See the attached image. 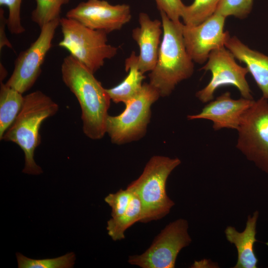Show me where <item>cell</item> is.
I'll list each match as a JSON object with an SVG mask.
<instances>
[{
	"label": "cell",
	"mask_w": 268,
	"mask_h": 268,
	"mask_svg": "<svg viewBox=\"0 0 268 268\" xmlns=\"http://www.w3.org/2000/svg\"><path fill=\"white\" fill-rule=\"evenodd\" d=\"M62 79L77 98L81 110L84 134L92 139L106 133V121L111 98L92 72L69 55L61 66Z\"/></svg>",
	"instance_id": "cell-1"
},
{
	"label": "cell",
	"mask_w": 268,
	"mask_h": 268,
	"mask_svg": "<svg viewBox=\"0 0 268 268\" xmlns=\"http://www.w3.org/2000/svg\"><path fill=\"white\" fill-rule=\"evenodd\" d=\"M163 36L158 58L149 74V83L160 96L170 95L180 82L191 77L194 62L188 54L183 35L184 24L171 20L160 11Z\"/></svg>",
	"instance_id": "cell-2"
},
{
	"label": "cell",
	"mask_w": 268,
	"mask_h": 268,
	"mask_svg": "<svg viewBox=\"0 0 268 268\" xmlns=\"http://www.w3.org/2000/svg\"><path fill=\"white\" fill-rule=\"evenodd\" d=\"M58 110V105L41 91L24 96L20 111L1 138L16 143L23 151V173L30 175L42 173L34 158L35 149L40 143V128L43 122L56 114Z\"/></svg>",
	"instance_id": "cell-3"
},
{
	"label": "cell",
	"mask_w": 268,
	"mask_h": 268,
	"mask_svg": "<svg viewBox=\"0 0 268 268\" xmlns=\"http://www.w3.org/2000/svg\"><path fill=\"white\" fill-rule=\"evenodd\" d=\"M181 163L178 158L155 155L146 163L140 176L127 187L138 196L142 208L139 222L147 223L164 217L175 205L166 192L167 179Z\"/></svg>",
	"instance_id": "cell-4"
},
{
	"label": "cell",
	"mask_w": 268,
	"mask_h": 268,
	"mask_svg": "<svg viewBox=\"0 0 268 268\" xmlns=\"http://www.w3.org/2000/svg\"><path fill=\"white\" fill-rule=\"evenodd\" d=\"M63 39L59 46L94 73L104 64L113 58L118 48L107 43V33L89 28L71 18H60Z\"/></svg>",
	"instance_id": "cell-5"
},
{
	"label": "cell",
	"mask_w": 268,
	"mask_h": 268,
	"mask_svg": "<svg viewBox=\"0 0 268 268\" xmlns=\"http://www.w3.org/2000/svg\"><path fill=\"white\" fill-rule=\"evenodd\" d=\"M160 94L149 83H143L139 92L126 104L124 111L117 116L109 115L106 133L111 141L122 144L142 137L151 117V107Z\"/></svg>",
	"instance_id": "cell-6"
},
{
	"label": "cell",
	"mask_w": 268,
	"mask_h": 268,
	"mask_svg": "<svg viewBox=\"0 0 268 268\" xmlns=\"http://www.w3.org/2000/svg\"><path fill=\"white\" fill-rule=\"evenodd\" d=\"M236 148L268 174V100L261 97L246 111L236 130Z\"/></svg>",
	"instance_id": "cell-7"
},
{
	"label": "cell",
	"mask_w": 268,
	"mask_h": 268,
	"mask_svg": "<svg viewBox=\"0 0 268 268\" xmlns=\"http://www.w3.org/2000/svg\"><path fill=\"white\" fill-rule=\"evenodd\" d=\"M188 228V221L183 218L169 223L144 253L129 256V263L141 268H175L179 253L192 242Z\"/></svg>",
	"instance_id": "cell-8"
},
{
	"label": "cell",
	"mask_w": 268,
	"mask_h": 268,
	"mask_svg": "<svg viewBox=\"0 0 268 268\" xmlns=\"http://www.w3.org/2000/svg\"><path fill=\"white\" fill-rule=\"evenodd\" d=\"M206 62L201 69L209 71L211 78L206 85L196 92V96L199 101L203 103L210 102L214 99L218 88L227 85L235 87L242 97L254 99L246 79L248 68L239 65L225 47L212 51Z\"/></svg>",
	"instance_id": "cell-9"
},
{
	"label": "cell",
	"mask_w": 268,
	"mask_h": 268,
	"mask_svg": "<svg viewBox=\"0 0 268 268\" xmlns=\"http://www.w3.org/2000/svg\"><path fill=\"white\" fill-rule=\"evenodd\" d=\"M57 18L41 28L37 39L21 52L14 62L13 71L5 83L23 94L34 85L41 72V67L52 46L56 30L60 24Z\"/></svg>",
	"instance_id": "cell-10"
},
{
	"label": "cell",
	"mask_w": 268,
	"mask_h": 268,
	"mask_svg": "<svg viewBox=\"0 0 268 268\" xmlns=\"http://www.w3.org/2000/svg\"><path fill=\"white\" fill-rule=\"evenodd\" d=\"M226 17L214 13L199 25L184 24L183 35L187 51L194 62L202 64L210 53L223 47L230 36L224 31Z\"/></svg>",
	"instance_id": "cell-11"
},
{
	"label": "cell",
	"mask_w": 268,
	"mask_h": 268,
	"mask_svg": "<svg viewBox=\"0 0 268 268\" xmlns=\"http://www.w3.org/2000/svg\"><path fill=\"white\" fill-rule=\"evenodd\" d=\"M66 17L89 28L108 33L121 29L130 21L132 15L128 4L112 5L104 0H88L69 10Z\"/></svg>",
	"instance_id": "cell-12"
},
{
	"label": "cell",
	"mask_w": 268,
	"mask_h": 268,
	"mask_svg": "<svg viewBox=\"0 0 268 268\" xmlns=\"http://www.w3.org/2000/svg\"><path fill=\"white\" fill-rule=\"evenodd\" d=\"M254 101L243 97L233 99L231 93L226 91L207 103L200 113L189 115L187 118L189 120H209L214 131L223 129L237 130L243 114Z\"/></svg>",
	"instance_id": "cell-13"
},
{
	"label": "cell",
	"mask_w": 268,
	"mask_h": 268,
	"mask_svg": "<svg viewBox=\"0 0 268 268\" xmlns=\"http://www.w3.org/2000/svg\"><path fill=\"white\" fill-rule=\"evenodd\" d=\"M139 27L132 31V37L139 48L138 67L144 73L151 71L157 62L160 37L163 34L162 22L151 19L146 13L139 14Z\"/></svg>",
	"instance_id": "cell-14"
},
{
	"label": "cell",
	"mask_w": 268,
	"mask_h": 268,
	"mask_svg": "<svg viewBox=\"0 0 268 268\" xmlns=\"http://www.w3.org/2000/svg\"><path fill=\"white\" fill-rule=\"evenodd\" d=\"M225 47L235 59L246 65L262 97L268 100V56L251 49L235 36L229 37Z\"/></svg>",
	"instance_id": "cell-15"
},
{
	"label": "cell",
	"mask_w": 268,
	"mask_h": 268,
	"mask_svg": "<svg viewBox=\"0 0 268 268\" xmlns=\"http://www.w3.org/2000/svg\"><path fill=\"white\" fill-rule=\"evenodd\" d=\"M259 213L255 211L248 215L244 230L240 232L234 227L227 226L225 235L227 241L235 245L237 251V261L234 268H257L258 259L254 250L256 225Z\"/></svg>",
	"instance_id": "cell-16"
},
{
	"label": "cell",
	"mask_w": 268,
	"mask_h": 268,
	"mask_svg": "<svg viewBox=\"0 0 268 268\" xmlns=\"http://www.w3.org/2000/svg\"><path fill=\"white\" fill-rule=\"evenodd\" d=\"M138 56L133 51L125 61V70L129 73L118 85L106 89L111 100L116 103L126 104L133 99L140 90L145 78L138 67Z\"/></svg>",
	"instance_id": "cell-17"
},
{
	"label": "cell",
	"mask_w": 268,
	"mask_h": 268,
	"mask_svg": "<svg viewBox=\"0 0 268 268\" xmlns=\"http://www.w3.org/2000/svg\"><path fill=\"white\" fill-rule=\"evenodd\" d=\"M22 94L0 82V139L13 123L24 103Z\"/></svg>",
	"instance_id": "cell-18"
},
{
	"label": "cell",
	"mask_w": 268,
	"mask_h": 268,
	"mask_svg": "<svg viewBox=\"0 0 268 268\" xmlns=\"http://www.w3.org/2000/svg\"><path fill=\"white\" fill-rule=\"evenodd\" d=\"M133 192L132 200L125 212L107 221L108 234L114 241L124 239L126 230L135 223L139 222L141 218L142 208L140 200L138 195Z\"/></svg>",
	"instance_id": "cell-19"
},
{
	"label": "cell",
	"mask_w": 268,
	"mask_h": 268,
	"mask_svg": "<svg viewBox=\"0 0 268 268\" xmlns=\"http://www.w3.org/2000/svg\"><path fill=\"white\" fill-rule=\"evenodd\" d=\"M220 0H195L185 5L182 18L184 24L193 26L202 23L214 13Z\"/></svg>",
	"instance_id": "cell-20"
},
{
	"label": "cell",
	"mask_w": 268,
	"mask_h": 268,
	"mask_svg": "<svg viewBox=\"0 0 268 268\" xmlns=\"http://www.w3.org/2000/svg\"><path fill=\"white\" fill-rule=\"evenodd\" d=\"M18 268H71L74 264L73 252L63 256L44 259H32L18 253L16 255Z\"/></svg>",
	"instance_id": "cell-21"
},
{
	"label": "cell",
	"mask_w": 268,
	"mask_h": 268,
	"mask_svg": "<svg viewBox=\"0 0 268 268\" xmlns=\"http://www.w3.org/2000/svg\"><path fill=\"white\" fill-rule=\"evenodd\" d=\"M36 6L31 14L33 21L40 28L57 18H60L62 6L69 0H36Z\"/></svg>",
	"instance_id": "cell-22"
},
{
	"label": "cell",
	"mask_w": 268,
	"mask_h": 268,
	"mask_svg": "<svg viewBox=\"0 0 268 268\" xmlns=\"http://www.w3.org/2000/svg\"><path fill=\"white\" fill-rule=\"evenodd\" d=\"M253 0H220L214 13L227 18L233 16L244 19L251 13Z\"/></svg>",
	"instance_id": "cell-23"
},
{
	"label": "cell",
	"mask_w": 268,
	"mask_h": 268,
	"mask_svg": "<svg viewBox=\"0 0 268 268\" xmlns=\"http://www.w3.org/2000/svg\"><path fill=\"white\" fill-rule=\"evenodd\" d=\"M133 195V191L127 188L126 190L120 189L115 193L109 194L105 198V201L111 207L112 217H118L125 212Z\"/></svg>",
	"instance_id": "cell-24"
},
{
	"label": "cell",
	"mask_w": 268,
	"mask_h": 268,
	"mask_svg": "<svg viewBox=\"0 0 268 268\" xmlns=\"http://www.w3.org/2000/svg\"><path fill=\"white\" fill-rule=\"evenodd\" d=\"M22 0H0V6L8 9L7 27L11 34H20L25 31L21 23L20 9Z\"/></svg>",
	"instance_id": "cell-25"
},
{
	"label": "cell",
	"mask_w": 268,
	"mask_h": 268,
	"mask_svg": "<svg viewBox=\"0 0 268 268\" xmlns=\"http://www.w3.org/2000/svg\"><path fill=\"white\" fill-rule=\"evenodd\" d=\"M159 11L165 13L172 21H180L185 5L181 0H155Z\"/></svg>",
	"instance_id": "cell-26"
},
{
	"label": "cell",
	"mask_w": 268,
	"mask_h": 268,
	"mask_svg": "<svg viewBox=\"0 0 268 268\" xmlns=\"http://www.w3.org/2000/svg\"><path fill=\"white\" fill-rule=\"evenodd\" d=\"M7 25V19L4 16L3 10L0 8V49L4 46L12 48V45L7 39L5 33V29Z\"/></svg>",
	"instance_id": "cell-27"
},
{
	"label": "cell",
	"mask_w": 268,
	"mask_h": 268,
	"mask_svg": "<svg viewBox=\"0 0 268 268\" xmlns=\"http://www.w3.org/2000/svg\"><path fill=\"white\" fill-rule=\"evenodd\" d=\"M6 71L3 65L0 63V81H2L6 75Z\"/></svg>",
	"instance_id": "cell-28"
}]
</instances>
